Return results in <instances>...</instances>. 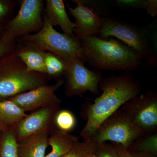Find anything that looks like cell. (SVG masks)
<instances>
[{"instance_id": "27", "label": "cell", "mask_w": 157, "mask_h": 157, "mask_svg": "<svg viewBox=\"0 0 157 157\" xmlns=\"http://www.w3.org/2000/svg\"><path fill=\"white\" fill-rule=\"evenodd\" d=\"M146 9L149 14L153 17L157 16V0H147L146 1Z\"/></svg>"}, {"instance_id": "15", "label": "cell", "mask_w": 157, "mask_h": 157, "mask_svg": "<svg viewBox=\"0 0 157 157\" xmlns=\"http://www.w3.org/2000/svg\"><path fill=\"white\" fill-rule=\"evenodd\" d=\"M49 136L34 135L17 141V157H45Z\"/></svg>"}, {"instance_id": "28", "label": "cell", "mask_w": 157, "mask_h": 157, "mask_svg": "<svg viewBox=\"0 0 157 157\" xmlns=\"http://www.w3.org/2000/svg\"><path fill=\"white\" fill-rule=\"evenodd\" d=\"M119 157H133L132 152L129 148H126L118 144L113 143Z\"/></svg>"}, {"instance_id": "6", "label": "cell", "mask_w": 157, "mask_h": 157, "mask_svg": "<svg viewBox=\"0 0 157 157\" xmlns=\"http://www.w3.org/2000/svg\"><path fill=\"white\" fill-rule=\"evenodd\" d=\"M145 133L120 108L101 124L90 139L95 143L110 141L129 148Z\"/></svg>"}, {"instance_id": "8", "label": "cell", "mask_w": 157, "mask_h": 157, "mask_svg": "<svg viewBox=\"0 0 157 157\" xmlns=\"http://www.w3.org/2000/svg\"><path fill=\"white\" fill-rule=\"evenodd\" d=\"M19 10L14 18L10 20L5 31L16 39L38 33L44 25L43 0H19Z\"/></svg>"}, {"instance_id": "20", "label": "cell", "mask_w": 157, "mask_h": 157, "mask_svg": "<svg viewBox=\"0 0 157 157\" xmlns=\"http://www.w3.org/2000/svg\"><path fill=\"white\" fill-rule=\"evenodd\" d=\"M17 140L14 130L0 133V157H17Z\"/></svg>"}, {"instance_id": "25", "label": "cell", "mask_w": 157, "mask_h": 157, "mask_svg": "<svg viewBox=\"0 0 157 157\" xmlns=\"http://www.w3.org/2000/svg\"><path fill=\"white\" fill-rule=\"evenodd\" d=\"M17 1L14 0H0V24H2L9 17L15 8Z\"/></svg>"}, {"instance_id": "11", "label": "cell", "mask_w": 157, "mask_h": 157, "mask_svg": "<svg viewBox=\"0 0 157 157\" xmlns=\"http://www.w3.org/2000/svg\"><path fill=\"white\" fill-rule=\"evenodd\" d=\"M76 5L72 8L67 4L69 13L75 19L74 33L77 37L98 36L102 27L101 10L95 2L73 0Z\"/></svg>"}, {"instance_id": "21", "label": "cell", "mask_w": 157, "mask_h": 157, "mask_svg": "<svg viewBox=\"0 0 157 157\" xmlns=\"http://www.w3.org/2000/svg\"><path fill=\"white\" fill-rule=\"evenodd\" d=\"M76 124V117L70 110L61 109L57 114L55 125L58 130L69 133L75 128Z\"/></svg>"}, {"instance_id": "31", "label": "cell", "mask_w": 157, "mask_h": 157, "mask_svg": "<svg viewBox=\"0 0 157 157\" xmlns=\"http://www.w3.org/2000/svg\"><path fill=\"white\" fill-rule=\"evenodd\" d=\"M0 133H1V132H0Z\"/></svg>"}, {"instance_id": "9", "label": "cell", "mask_w": 157, "mask_h": 157, "mask_svg": "<svg viewBox=\"0 0 157 157\" xmlns=\"http://www.w3.org/2000/svg\"><path fill=\"white\" fill-rule=\"evenodd\" d=\"M121 109L145 133L157 132V94L149 91L136 96Z\"/></svg>"}, {"instance_id": "4", "label": "cell", "mask_w": 157, "mask_h": 157, "mask_svg": "<svg viewBox=\"0 0 157 157\" xmlns=\"http://www.w3.org/2000/svg\"><path fill=\"white\" fill-rule=\"evenodd\" d=\"M43 19L44 25L41 31L18 38L16 39L17 43L51 52L66 60L76 58L85 63L80 41L76 35L69 36L59 33L44 14Z\"/></svg>"}, {"instance_id": "1", "label": "cell", "mask_w": 157, "mask_h": 157, "mask_svg": "<svg viewBox=\"0 0 157 157\" xmlns=\"http://www.w3.org/2000/svg\"><path fill=\"white\" fill-rule=\"evenodd\" d=\"M98 88L102 94L88 107L87 121L79 135L83 140L90 139L104 121L142 90L139 80L128 72L103 77Z\"/></svg>"}, {"instance_id": "17", "label": "cell", "mask_w": 157, "mask_h": 157, "mask_svg": "<svg viewBox=\"0 0 157 157\" xmlns=\"http://www.w3.org/2000/svg\"><path fill=\"white\" fill-rule=\"evenodd\" d=\"M27 115L10 100L0 101V132L14 130Z\"/></svg>"}, {"instance_id": "5", "label": "cell", "mask_w": 157, "mask_h": 157, "mask_svg": "<svg viewBox=\"0 0 157 157\" xmlns=\"http://www.w3.org/2000/svg\"><path fill=\"white\" fill-rule=\"evenodd\" d=\"M102 27L98 37H114L139 54L146 66L154 68L157 65V55L145 32L128 23L111 17H101Z\"/></svg>"}, {"instance_id": "19", "label": "cell", "mask_w": 157, "mask_h": 157, "mask_svg": "<svg viewBox=\"0 0 157 157\" xmlns=\"http://www.w3.org/2000/svg\"><path fill=\"white\" fill-rule=\"evenodd\" d=\"M131 151L145 152L157 155V132L145 133L129 147Z\"/></svg>"}, {"instance_id": "18", "label": "cell", "mask_w": 157, "mask_h": 157, "mask_svg": "<svg viewBox=\"0 0 157 157\" xmlns=\"http://www.w3.org/2000/svg\"><path fill=\"white\" fill-rule=\"evenodd\" d=\"M67 61L55 54L45 52V75L49 79H63L67 70Z\"/></svg>"}, {"instance_id": "3", "label": "cell", "mask_w": 157, "mask_h": 157, "mask_svg": "<svg viewBox=\"0 0 157 157\" xmlns=\"http://www.w3.org/2000/svg\"><path fill=\"white\" fill-rule=\"evenodd\" d=\"M48 77L28 72L14 50L0 59V101L48 84Z\"/></svg>"}, {"instance_id": "2", "label": "cell", "mask_w": 157, "mask_h": 157, "mask_svg": "<svg viewBox=\"0 0 157 157\" xmlns=\"http://www.w3.org/2000/svg\"><path fill=\"white\" fill-rule=\"evenodd\" d=\"M85 62L97 70L129 72L143 64L139 54L114 37H77Z\"/></svg>"}, {"instance_id": "13", "label": "cell", "mask_w": 157, "mask_h": 157, "mask_svg": "<svg viewBox=\"0 0 157 157\" xmlns=\"http://www.w3.org/2000/svg\"><path fill=\"white\" fill-rule=\"evenodd\" d=\"M45 8L43 14L52 26H59L63 33L74 36V23L69 18L63 1L62 0H45Z\"/></svg>"}, {"instance_id": "7", "label": "cell", "mask_w": 157, "mask_h": 157, "mask_svg": "<svg viewBox=\"0 0 157 157\" xmlns=\"http://www.w3.org/2000/svg\"><path fill=\"white\" fill-rule=\"evenodd\" d=\"M84 63L76 58L67 61L64 83L65 94L69 98L81 97L87 91L99 94L98 86L103 78L102 74L89 70Z\"/></svg>"}, {"instance_id": "14", "label": "cell", "mask_w": 157, "mask_h": 157, "mask_svg": "<svg viewBox=\"0 0 157 157\" xmlns=\"http://www.w3.org/2000/svg\"><path fill=\"white\" fill-rule=\"evenodd\" d=\"M14 52L25 65L28 72L45 75V56L46 52L31 45L20 43H17Z\"/></svg>"}, {"instance_id": "12", "label": "cell", "mask_w": 157, "mask_h": 157, "mask_svg": "<svg viewBox=\"0 0 157 157\" xmlns=\"http://www.w3.org/2000/svg\"><path fill=\"white\" fill-rule=\"evenodd\" d=\"M63 84L64 80L59 79L53 84L39 86L9 100L25 112L35 111L55 104H61V100L56 95L55 92Z\"/></svg>"}, {"instance_id": "26", "label": "cell", "mask_w": 157, "mask_h": 157, "mask_svg": "<svg viewBox=\"0 0 157 157\" xmlns=\"http://www.w3.org/2000/svg\"><path fill=\"white\" fill-rule=\"evenodd\" d=\"M118 6L132 9H145L146 1L144 0H117L116 1Z\"/></svg>"}, {"instance_id": "23", "label": "cell", "mask_w": 157, "mask_h": 157, "mask_svg": "<svg viewBox=\"0 0 157 157\" xmlns=\"http://www.w3.org/2000/svg\"><path fill=\"white\" fill-rule=\"evenodd\" d=\"M17 44L16 38L5 31L0 39V59L14 51Z\"/></svg>"}, {"instance_id": "10", "label": "cell", "mask_w": 157, "mask_h": 157, "mask_svg": "<svg viewBox=\"0 0 157 157\" xmlns=\"http://www.w3.org/2000/svg\"><path fill=\"white\" fill-rule=\"evenodd\" d=\"M61 104L43 107L33 111L22 120L14 129L17 141L38 135H50L56 129L55 119Z\"/></svg>"}, {"instance_id": "30", "label": "cell", "mask_w": 157, "mask_h": 157, "mask_svg": "<svg viewBox=\"0 0 157 157\" xmlns=\"http://www.w3.org/2000/svg\"><path fill=\"white\" fill-rule=\"evenodd\" d=\"M5 30V26H4L2 24H0V39L2 37Z\"/></svg>"}, {"instance_id": "16", "label": "cell", "mask_w": 157, "mask_h": 157, "mask_svg": "<svg viewBox=\"0 0 157 157\" xmlns=\"http://www.w3.org/2000/svg\"><path fill=\"white\" fill-rule=\"evenodd\" d=\"M79 141L77 136L55 129L48 137L51 151L45 157H63Z\"/></svg>"}, {"instance_id": "22", "label": "cell", "mask_w": 157, "mask_h": 157, "mask_svg": "<svg viewBox=\"0 0 157 157\" xmlns=\"http://www.w3.org/2000/svg\"><path fill=\"white\" fill-rule=\"evenodd\" d=\"M95 147L90 139L79 141L63 157H94Z\"/></svg>"}, {"instance_id": "29", "label": "cell", "mask_w": 157, "mask_h": 157, "mask_svg": "<svg viewBox=\"0 0 157 157\" xmlns=\"http://www.w3.org/2000/svg\"><path fill=\"white\" fill-rule=\"evenodd\" d=\"M133 157H157V155L145 152L132 151Z\"/></svg>"}, {"instance_id": "24", "label": "cell", "mask_w": 157, "mask_h": 157, "mask_svg": "<svg viewBox=\"0 0 157 157\" xmlns=\"http://www.w3.org/2000/svg\"><path fill=\"white\" fill-rule=\"evenodd\" d=\"M94 157H119L113 144L106 142L96 143Z\"/></svg>"}]
</instances>
